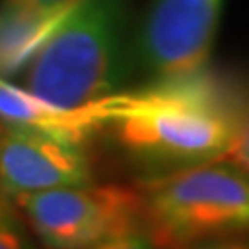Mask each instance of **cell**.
<instances>
[{
  "mask_svg": "<svg viewBox=\"0 0 249 249\" xmlns=\"http://www.w3.org/2000/svg\"><path fill=\"white\" fill-rule=\"evenodd\" d=\"M0 123L40 131L77 143H85L104 127L98 104L65 108L36 96L4 77H0Z\"/></svg>",
  "mask_w": 249,
  "mask_h": 249,
  "instance_id": "7",
  "label": "cell"
},
{
  "mask_svg": "<svg viewBox=\"0 0 249 249\" xmlns=\"http://www.w3.org/2000/svg\"><path fill=\"white\" fill-rule=\"evenodd\" d=\"M0 249H34L29 227L15 199L0 189Z\"/></svg>",
  "mask_w": 249,
  "mask_h": 249,
  "instance_id": "8",
  "label": "cell"
},
{
  "mask_svg": "<svg viewBox=\"0 0 249 249\" xmlns=\"http://www.w3.org/2000/svg\"><path fill=\"white\" fill-rule=\"evenodd\" d=\"M137 189L158 249L249 235V173L229 160L152 173Z\"/></svg>",
  "mask_w": 249,
  "mask_h": 249,
  "instance_id": "3",
  "label": "cell"
},
{
  "mask_svg": "<svg viewBox=\"0 0 249 249\" xmlns=\"http://www.w3.org/2000/svg\"><path fill=\"white\" fill-rule=\"evenodd\" d=\"M11 197L48 249H83L143 220L139 189L127 185L85 183Z\"/></svg>",
  "mask_w": 249,
  "mask_h": 249,
  "instance_id": "4",
  "label": "cell"
},
{
  "mask_svg": "<svg viewBox=\"0 0 249 249\" xmlns=\"http://www.w3.org/2000/svg\"><path fill=\"white\" fill-rule=\"evenodd\" d=\"M83 249H158V247H156L145 222L139 220L124 229H119L112 235L100 239L93 245Z\"/></svg>",
  "mask_w": 249,
  "mask_h": 249,
  "instance_id": "9",
  "label": "cell"
},
{
  "mask_svg": "<svg viewBox=\"0 0 249 249\" xmlns=\"http://www.w3.org/2000/svg\"><path fill=\"white\" fill-rule=\"evenodd\" d=\"M224 160L232 162V164H237L239 168L249 173V104H245L243 110H241L235 135H232V142Z\"/></svg>",
  "mask_w": 249,
  "mask_h": 249,
  "instance_id": "10",
  "label": "cell"
},
{
  "mask_svg": "<svg viewBox=\"0 0 249 249\" xmlns=\"http://www.w3.org/2000/svg\"><path fill=\"white\" fill-rule=\"evenodd\" d=\"M227 0H150L133 48V62L150 79L204 71L212 56Z\"/></svg>",
  "mask_w": 249,
  "mask_h": 249,
  "instance_id": "5",
  "label": "cell"
},
{
  "mask_svg": "<svg viewBox=\"0 0 249 249\" xmlns=\"http://www.w3.org/2000/svg\"><path fill=\"white\" fill-rule=\"evenodd\" d=\"M191 249H249V237H232L222 241H212V243H204Z\"/></svg>",
  "mask_w": 249,
  "mask_h": 249,
  "instance_id": "11",
  "label": "cell"
},
{
  "mask_svg": "<svg viewBox=\"0 0 249 249\" xmlns=\"http://www.w3.org/2000/svg\"><path fill=\"white\" fill-rule=\"evenodd\" d=\"M129 0H79L23 67V88L65 108L123 91L135 62Z\"/></svg>",
  "mask_w": 249,
  "mask_h": 249,
  "instance_id": "2",
  "label": "cell"
},
{
  "mask_svg": "<svg viewBox=\"0 0 249 249\" xmlns=\"http://www.w3.org/2000/svg\"><path fill=\"white\" fill-rule=\"evenodd\" d=\"M56 2H60V0H2V4L11 6H50Z\"/></svg>",
  "mask_w": 249,
  "mask_h": 249,
  "instance_id": "12",
  "label": "cell"
},
{
  "mask_svg": "<svg viewBox=\"0 0 249 249\" xmlns=\"http://www.w3.org/2000/svg\"><path fill=\"white\" fill-rule=\"evenodd\" d=\"M245 102L206 69L150 79L98 102L104 127L124 152L152 170L224 160Z\"/></svg>",
  "mask_w": 249,
  "mask_h": 249,
  "instance_id": "1",
  "label": "cell"
},
{
  "mask_svg": "<svg viewBox=\"0 0 249 249\" xmlns=\"http://www.w3.org/2000/svg\"><path fill=\"white\" fill-rule=\"evenodd\" d=\"M83 143L0 123V189L9 196L91 183Z\"/></svg>",
  "mask_w": 249,
  "mask_h": 249,
  "instance_id": "6",
  "label": "cell"
}]
</instances>
